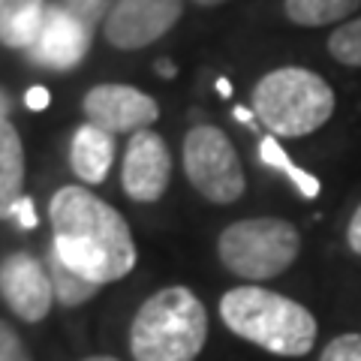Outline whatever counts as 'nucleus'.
<instances>
[{
	"instance_id": "2eb2a0df",
	"label": "nucleus",
	"mask_w": 361,
	"mask_h": 361,
	"mask_svg": "<svg viewBox=\"0 0 361 361\" xmlns=\"http://www.w3.org/2000/svg\"><path fill=\"white\" fill-rule=\"evenodd\" d=\"M361 0H283V13L298 27H325L353 16Z\"/></svg>"
},
{
	"instance_id": "f257e3e1",
	"label": "nucleus",
	"mask_w": 361,
	"mask_h": 361,
	"mask_svg": "<svg viewBox=\"0 0 361 361\" xmlns=\"http://www.w3.org/2000/svg\"><path fill=\"white\" fill-rule=\"evenodd\" d=\"M58 259L90 283L103 286L130 274L135 244L121 214L87 187H63L49 205Z\"/></svg>"
},
{
	"instance_id": "1a4fd4ad",
	"label": "nucleus",
	"mask_w": 361,
	"mask_h": 361,
	"mask_svg": "<svg viewBox=\"0 0 361 361\" xmlns=\"http://www.w3.org/2000/svg\"><path fill=\"white\" fill-rule=\"evenodd\" d=\"M0 295L18 319L39 322L49 316L54 289L45 262L30 253H9L0 262Z\"/></svg>"
},
{
	"instance_id": "9d476101",
	"label": "nucleus",
	"mask_w": 361,
	"mask_h": 361,
	"mask_svg": "<svg viewBox=\"0 0 361 361\" xmlns=\"http://www.w3.org/2000/svg\"><path fill=\"white\" fill-rule=\"evenodd\" d=\"M169 178H172V157H169L166 142L151 130L133 133L121 169L123 193L145 205L160 202V196L169 190Z\"/></svg>"
},
{
	"instance_id": "aec40b11",
	"label": "nucleus",
	"mask_w": 361,
	"mask_h": 361,
	"mask_svg": "<svg viewBox=\"0 0 361 361\" xmlns=\"http://www.w3.org/2000/svg\"><path fill=\"white\" fill-rule=\"evenodd\" d=\"M319 361H361V334H341L322 349Z\"/></svg>"
},
{
	"instance_id": "f8f14e48",
	"label": "nucleus",
	"mask_w": 361,
	"mask_h": 361,
	"mask_svg": "<svg viewBox=\"0 0 361 361\" xmlns=\"http://www.w3.org/2000/svg\"><path fill=\"white\" fill-rule=\"evenodd\" d=\"M115 160V135L97 123L78 127L70 145V166L85 184H103Z\"/></svg>"
},
{
	"instance_id": "f03ea898",
	"label": "nucleus",
	"mask_w": 361,
	"mask_h": 361,
	"mask_svg": "<svg viewBox=\"0 0 361 361\" xmlns=\"http://www.w3.org/2000/svg\"><path fill=\"white\" fill-rule=\"evenodd\" d=\"M220 316L232 334L262 346L271 355H307L319 325L304 304L262 286H238L220 298Z\"/></svg>"
},
{
	"instance_id": "dca6fc26",
	"label": "nucleus",
	"mask_w": 361,
	"mask_h": 361,
	"mask_svg": "<svg viewBox=\"0 0 361 361\" xmlns=\"http://www.w3.org/2000/svg\"><path fill=\"white\" fill-rule=\"evenodd\" d=\"M45 268H49V277H51L54 298H58L63 307H78V304H85L87 298L97 295L99 286L90 283V280H85L82 274H75L73 268H66L54 250H51L49 259H45Z\"/></svg>"
},
{
	"instance_id": "6ab92c4d",
	"label": "nucleus",
	"mask_w": 361,
	"mask_h": 361,
	"mask_svg": "<svg viewBox=\"0 0 361 361\" xmlns=\"http://www.w3.org/2000/svg\"><path fill=\"white\" fill-rule=\"evenodd\" d=\"M61 6L78 21V25H85L90 33H94L97 25H106L115 0H63Z\"/></svg>"
},
{
	"instance_id": "bb28decb",
	"label": "nucleus",
	"mask_w": 361,
	"mask_h": 361,
	"mask_svg": "<svg viewBox=\"0 0 361 361\" xmlns=\"http://www.w3.org/2000/svg\"><path fill=\"white\" fill-rule=\"evenodd\" d=\"M6 115H9V97L0 90V121H6Z\"/></svg>"
},
{
	"instance_id": "c756f323",
	"label": "nucleus",
	"mask_w": 361,
	"mask_h": 361,
	"mask_svg": "<svg viewBox=\"0 0 361 361\" xmlns=\"http://www.w3.org/2000/svg\"><path fill=\"white\" fill-rule=\"evenodd\" d=\"M199 6H217V4H226V0H196Z\"/></svg>"
},
{
	"instance_id": "412c9836",
	"label": "nucleus",
	"mask_w": 361,
	"mask_h": 361,
	"mask_svg": "<svg viewBox=\"0 0 361 361\" xmlns=\"http://www.w3.org/2000/svg\"><path fill=\"white\" fill-rule=\"evenodd\" d=\"M0 361H30L27 346L21 343L13 325L4 319H0Z\"/></svg>"
},
{
	"instance_id": "cd10ccee",
	"label": "nucleus",
	"mask_w": 361,
	"mask_h": 361,
	"mask_svg": "<svg viewBox=\"0 0 361 361\" xmlns=\"http://www.w3.org/2000/svg\"><path fill=\"white\" fill-rule=\"evenodd\" d=\"M217 90H220V97H229V94H232V87H229V82H226V78H217Z\"/></svg>"
},
{
	"instance_id": "423d86ee",
	"label": "nucleus",
	"mask_w": 361,
	"mask_h": 361,
	"mask_svg": "<svg viewBox=\"0 0 361 361\" xmlns=\"http://www.w3.org/2000/svg\"><path fill=\"white\" fill-rule=\"evenodd\" d=\"M184 172L202 196L217 205H232L244 196V169L229 135L217 127H193L184 139Z\"/></svg>"
},
{
	"instance_id": "a211bd4d",
	"label": "nucleus",
	"mask_w": 361,
	"mask_h": 361,
	"mask_svg": "<svg viewBox=\"0 0 361 361\" xmlns=\"http://www.w3.org/2000/svg\"><path fill=\"white\" fill-rule=\"evenodd\" d=\"M329 54L343 66H361V16L349 18L329 37Z\"/></svg>"
},
{
	"instance_id": "0eeeda50",
	"label": "nucleus",
	"mask_w": 361,
	"mask_h": 361,
	"mask_svg": "<svg viewBox=\"0 0 361 361\" xmlns=\"http://www.w3.org/2000/svg\"><path fill=\"white\" fill-rule=\"evenodd\" d=\"M180 9L184 0H115L103 33L121 51L145 49L175 27Z\"/></svg>"
},
{
	"instance_id": "a878e982",
	"label": "nucleus",
	"mask_w": 361,
	"mask_h": 361,
	"mask_svg": "<svg viewBox=\"0 0 361 361\" xmlns=\"http://www.w3.org/2000/svg\"><path fill=\"white\" fill-rule=\"evenodd\" d=\"M157 73H163L166 78H172V75H175V66H172V61H160V63H157Z\"/></svg>"
},
{
	"instance_id": "f3484780",
	"label": "nucleus",
	"mask_w": 361,
	"mask_h": 361,
	"mask_svg": "<svg viewBox=\"0 0 361 361\" xmlns=\"http://www.w3.org/2000/svg\"><path fill=\"white\" fill-rule=\"evenodd\" d=\"M259 154H262V163L265 166H271V169H277V172H283L292 184H295V190L304 196V199H316L319 196V178L316 175H310L307 169H301V166H295L289 160V154L280 148V142L274 139V135H265L262 139V145H259Z\"/></svg>"
},
{
	"instance_id": "39448f33",
	"label": "nucleus",
	"mask_w": 361,
	"mask_h": 361,
	"mask_svg": "<svg viewBox=\"0 0 361 361\" xmlns=\"http://www.w3.org/2000/svg\"><path fill=\"white\" fill-rule=\"evenodd\" d=\"M301 235L289 220L253 217L226 226L217 241L220 262L244 280L277 277L298 259Z\"/></svg>"
},
{
	"instance_id": "9b49d317",
	"label": "nucleus",
	"mask_w": 361,
	"mask_h": 361,
	"mask_svg": "<svg viewBox=\"0 0 361 361\" xmlns=\"http://www.w3.org/2000/svg\"><path fill=\"white\" fill-rule=\"evenodd\" d=\"M90 39H94V33L85 25H78L61 4H51L45 9L37 42L27 49V58L39 66H49V70H73L90 51Z\"/></svg>"
},
{
	"instance_id": "c85d7f7f",
	"label": "nucleus",
	"mask_w": 361,
	"mask_h": 361,
	"mask_svg": "<svg viewBox=\"0 0 361 361\" xmlns=\"http://www.w3.org/2000/svg\"><path fill=\"white\" fill-rule=\"evenodd\" d=\"M82 361H118V358H111V355H90V358H82Z\"/></svg>"
},
{
	"instance_id": "6e6552de",
	"label": "nucleus",
	"mask_w": 361,
	"mask_h": 361,
	"mask_svg": "<svg viewBox=\"0 0 361 361\" xmlns=\"http://www.w3.org/2000/svg\"><path fill=\"white\" fill-rule=\"evenodd\" d=\"M82 109L87 115V123L115 133H139L148 130L151 123L160 118V106L157 99L142 94L139 87L130 85H97L87 90L82 99Z\"/></svg>"
},
{
	"instance_id": "ddd939ff",
	"label": "nucleus",
	"mask_w": 361,
	"mask_h": 361,
	"mask_svg": "<svg viewBox=\"0 0 361 361\" xmlns=\"http://www.w3.org/2000/svg\"><path fill=\"white\" fill-rule=\"evenodd\" d=\"M25 187V148L9 121H0V220L13 217Z\"/></svg>"
},
{
	"instance_id": "5701e85b",
	"label": "nucleus",
	"mask_w": 361,
	"mask_h": 361,
	"mask_svg": "<svg viewBox=\"0 0 361 361\" xmlns=\"http://www.w3.org/2000/svg\"><path fill=\"white\" fill-rule=\"evenodd\" d=\"M25 106H27L30 111H42V109H49V90L39 87V85L27 87V94H25Z\"/></svg>"
},
{
	"instance_id": "4468645a",
	"label": "nucleus",
	"mask_w": 361,
	"mask_h": 361,
	"mask_svg": "<svg viewBox=\"0 0 361 361\" xmlns=\"http://www.w3.org/2000/svg\"><path fill=\"white\" fill-rule=\"evenodd\" d=\"M45 9V0H0V42L27 51L42 30Z\"/></svg>"
},
{
	"instance_id": "4be33fe9",
	"label": "nucleus",
	"mask_w": 361,
	"mask_h": 361,
	"mask_svg": "<svg viewBox=\"0 0 361 361\" xmlns=\"http://www.w3.org/2000/svg\"><path fill=\"white\" fill-rule=\"evenodd\" d=\"M346 244L349 250L355 256H361V205L355 208V214L349 217V226H346Z\"/></svg>"
},
{
	"instance_id": "393cba45",
	"label": "nucleus",
	"mask_w": 361,
	"mask_h": 361,
	"mask_svg": "<svg viewBox=\"0 0 361 361\" xmlns=\"http://www.w3.org/2000/svg\"><path fill=\"white\" fill-rule=\"evenodd\" d=\"M235 118H238L241 123H247V127H256V118H253V111H250V109H244V106H238V109H235Z\"/></svg>"
},
{
	"instance_id": "b1692460",
	"label": "nucleus",
	"mask_w": 361,
	"mask_h": 361,
	"mask_svg": "<svg viewBox=\"0 0 361 361\" xmlns=\"http://www.w3.org/2000/svg\"><path fill=\"white\" fill-rule=\"evenodd\" d=\"M13 217L25 226V229H33V226H37V214H33V202L27 199V196H21L18 199V205H16V214Z\"/></svg>"
},
{
	"instance_id": "7ed1b4c3",
	"label": "nucleus",
	"mask_w": 361,
	"mask_h": 361,
	"mask_svg": "<svg viewBox=\"0 0 361 361\" xmlns=\"http://www.w3.org/2000/svg\"><path fill=\"white\" fill-rule=\"evenodd\" d=\"M205 341V304L187 286L154 292L130 325V353L135 361H196Z\"/></svg>"
},
{
	"instance_id": "20e7f679",
	"label": "nucleus",
	"mask_w": 361,
	"mask_h": 361,
	"mask_svg": "<svg viewBox=\"0 0 361 361\" xmlns=\"http://www.w3.org/2000/svg\"><path fill=\"white\" fill-rule=\"evenodd\" d=\"M334 90L319 73L304 66H280L253 87L256 121L280 139H301L331 121Z\"/></svg>"
}]
</instances>
